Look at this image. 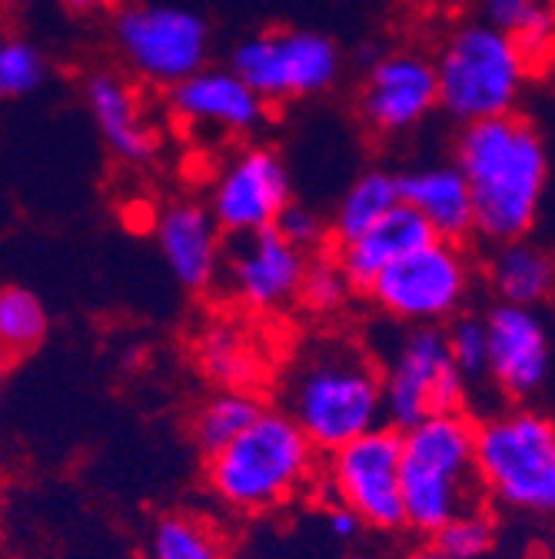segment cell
<instances>
[{
	"label": "cell",
	"mask_w": 555,
	"mask_h": 559,
	"mask_svg": "<svg viewBox=\"0 0 555 559\" xmlns=\"http://www.w3.org/2000/svg\"><path fill=\"white\" fill-rule=\"evenodd\" d=\"M456 167L469 183L482 240L496 247L529 237L548 183V151L529 120L506 114L466 123L456 136Z\"/></svg>",
	"instance_id": "cell-1"
},
{
	"label": "cell",
	"mask_w": 555,
	"mask_h": 559,
	"mask_svg": "<svg viewBox=\"0 0 555 559\" xmlns=\"http://www.w3.org/2000/svg\"><path fill=\"white\" fill-rule=\"evenodd\" d=\"M316 453L383 427V367L350 340L303 346L283 373L280 406Z\"/></svg>",
	"instance_id": "cell-2"
},
{
	"label": "cell",
	"mask_w": 555,
	"mask_h": 559,
	"mask_svg": "<svg viewBox=\"0 0 555 559\" xmlns=\"http://www.w3.org/2000/svg\"><path fill=\"white\" fill-rule=\"evenodd\" d=\"M319 453L280 409L266 406L220 453L203 460V479L217 503L237 516H269L313 483Z\"/></svg>",
	"instance_id": "cell-3"
},
{
	"label": "cell",
	"mask_w": 555,
	"mask_h": 559,
	"mask_svg": "<svg viewBox=\"0 0 555 559\" xmlns=\"http://www.w3.org/2000/svg\"><path fill=\"white\" fill-rule=\"evenodd\" d=\"M399 486L406 526L433 536L462 510L482 503L475 473V419L462 409L430 416L399 433Z\"/></svg>",
	"instance_id": "cell-4"
},
{
	"label": "cell",
	"mask_w": 555,
	"mask_h": 559,
	"mask_svg": "<svg viewBox=\"0 0 555 559\" xmlns=\"http://www.w3.org/2000/svg\"><path fill=\"white\" fill-rule=\"evenodd\" d=\"M475 473L496 507L555 520V419L506 406L475 424Z\"/></svg>",
	"instance_id": "cell-5"
},
{
	"label": "cell",
	"mask_w": 555,
	"mask_h": 559,
	"mask_svg": "<svg viewBox=\"0 0 555 559\" xmlns=\"http://www.w3.org/2000/svg\"><path fill=\"white\" fill-rule=\"evenodd\" d=\"M433 67L439 110L462 127L512 114L529 78V60L519 44L490 24L456 27L433 57Z\"/></svg>",
	"instance_id": "cell-6"
},
{
	"label": "cell",
	"mask_w": 555,
	"mask_h": 559,
	"mask_svg": "<svg viewBox=\"0 0 555 559\" xmlns=\"http://www.w3.org/2000/svg\"><path fill=\"white\" fill-rule=\"evenodd\" d=\"M110 44L130 81L170 91L210 63L214 27L180 4L123 0L110 14Z\"/></svg>",
	"instance_id": "cell-7"
},
{
	"label": "cell",
	"mask_w": 555,
	"mask_h": 559,
	"mask_svg": "<svg viewBox=\"0 0 555 559\" xmlns=\"http://www.w3.org/2000/svg\"><path fill=\"white\" fill-rule=\"evenodd\" d=\"M227 67L269 107L329 94L342 78L339 44L310 27H273L233 44Z\"/></svg>",
	"instance_id": "cell-8"
},
{
	"label": "cell",
	"mask_w": 555,
	"mask_h": 559,
	"mask_svg": "<svg viewBox=\"0 0 555 559\" xmlns=\"http://www.w3.org/2000/svg\"><path fill=\"white\" fill-rule=\"evenodd\" d=\"M475 266L462 243L430 240L386 266L373 284L370 300L396 323L406 326H446L462 313L472 294Z\"/></svg>",
	"instance_id": "cell-9"
},
{
	"label": "cell",
	"mask_w": 555,
	"mask_h": 559,
	"mask_svg": "<svg viewBox=\"0 0 555 559\" xmlns=\"http://www.w3.org/2000/svg\"><path fill=\"white\" fill-rule=\"evenodd\" d=\"M466 380L456 370L443 326H409L383 367V419L409 430L430 416L462 409Z\"/></svg>",
	"instance_id": "cell-10"
},
{
	"label": "cell",
	"mask_w": 555,
	"mask_h": 559,
	"mask_svg": "<svg viewBox=\"0 0 555 559\" xmlns=\"http://www.w3.org/2000/svg\"><path fill=\"white\" fill-rule=\"evenodd\" d=\"M402 440L393 427H376L339 450L326 453V489L333 503L360 516L363 526L393 533L406 526L402 486H399Z\"/></svg>",
	"instance_id": "cell-11"
},
{
	"label": "cell",
	"mask_w": 555,
	"mask_h": 559,
	"mask_svg": "<svg viewBox=\"0 0 555 559\" xmlns=\"http://www.w3.org/2000/svg\"><path fill=\"white\" fill-rule=\"evenodd\" d=\"M293 197V174L283 154L269 144H243L210 180L206 210L224 237H250L269 230Z\"/></svg>",
	"instance_id": "cell-12"
},
{
	"label": "cell",
	"mask_w": 555,
	"mask_h": 559,
	"mask_svg": "<svg viewBox=\"0 0 555 559\" xmlns=\"http://www.w3.org/2000/svg\"><path fill=\"white\" fill-rule=\"evenodd\" d=\"M167 114L190 133L250 140L269 123L273 107L227 63H206L167 91Z\"/></svg>",
	"instance_id": "cell-13"
},
{
	"label": "cell",
	"mask_w": 555,
	"mask_h": 559,
	"mask_svg": "<svg viewBox=\"0 0 555 559\" xmlns=\"http://www.w3.org/2000/svg\"><path fill=\"white\" fill-rule=\"evenodd\" d=\"M433 110H439V87L436 67L426 53L393 50L366 67L357 94V114L373 133H409L433 117Z\"/></svg>",
	"instance_id": "cell-14"
},
{
	"label": "cell",
	"mask_w": 555,
	"mask_h": 559,
	"mask_svg": "<svg viewBox=\"0 0 555 559\" xmlns=\"http://www.w3.org/2000/svg\"><path fill=\"white\" fill-rule=\"evenodd\" d=\"M240 243L224 260V280L230 297L260 317L283 313L300 300V284L310 257L287 243L273 227L237 237Z\"/></svg>",
	"instance_id": "cell-15"
},
{
	"label": "cell",
	"mask_w": 555,
	"mask_h": 559,
	"mask_svg": "<svg viewBox=\"0 0 555 559\" xmlns=\"http://www.w3.org/2000/svg\"><path fill=\"white\" fill-rule=\"evenodd\" d=\"M84 107L91 114L94 130L104 147L126 167H150L160 151L164 136L154 123L141 84L130 81L123 70L94 67L84 78Z\"/></svg>",
	"instance_id": "cell-16"
},
{
	"label": "cell",
	"mask_w": 555,
	"mask_h": 559,
	"mask_svg": "<svg viewBox=\"0 0 555 559\" xmlns=\"http://www.w3.org/2000/svg\"><path fill=\"white\" fill-rule=\"evenodd\" d=\"M485 320V380L506 400H526L542 390L552 367V336L535 307L496 304Z\"/></svg>",
	"instance_id": "cell-17"
},
{
	"label": "cell",
	"mask_w": 555,
	"mask_h": 559,
	"mask_svg": "<svg viewBox=\"0 0 555 559\" xmlns=\"http://www.w3.org/2000/svg\"><path fill=\"white\" fill-rule=\"evenodd\" d=\"M157 253L173 276V284L186 294H206L224 276V230L200 200H170L154 214Z\"/></svg>",
	"instance_id": "cell-18"
},
{
	"label": "cell",
	"mask_w": 555,
	"mask_h": 559,
	"mask_svg": "<svg viewBox=\"0 0 555 559\" xmlns=\"http://www.w3.org/2000/svg\"><path fill=\"white\" fill-rule=\"evenodd\" d=\"M399 203L415 210L436 240L462 243L475 234L472 221V193L456 164H430L406 174H396Z\"/></svg>",
	"instance_id": "cell-19"
},
{
	"label": "cell",
	"mask_w": 555,
	"mask_h": 559,
	"mask_svg": "<svg viewBox=\"0 0 555 559\" xmlns=\"http://www.w3.org/2000/svg\"><path fill=\"white\" fill-rule=\"evenodd\" d=\"M430 240H436V234L426 227V221L415 214V210H409L406 203H399L357 240L333 247V257H336L339 270L346 273V280L353 284V290L366 294L370 284L386 266H393L396 260H402L412 250L426 247Z\"/></svg>",
	"instance_id": "cell-20"
},
{
	"label": "cell",
	"mask_w": 555,
	"mask_h": 559,
	"mask_svg": "<svg viewBox=\"0 0 555 559\" xmlns=\"http://www.w3.org/2000/svg\"><path fill=\"white\" fill-rule=\"evenodd\" d=\"M485 276H490V287L499 297V304L539 310L545 300H552L555 290V260L545 247L522 237L496 243Z\"/></svg>",
	"instance_id": "cell-21"
},
{
	"label": "cell",
	"mask_w": 555,
	"mask_h": 559,
	"mask_svg": "<svg viewBox=\"0 0 555 559\" xmlns=\"http://www.w3.org/2000/svg\"><path fill=\"white\" fill-rule=\"evenodd\" d=\"M230 539L200 510H164L144 536V559H227Z\"/></svg>",
	"instance_id": "cell-22"
},
{
	"label": "cell",
	"mask_w": 555,
	"mask_h": 559,
	"mask_svg": "<svg viewBox=\"0 0 555 559\" xmlns=\"http://www.w3.org/2000/svg\"><path fill=\"white\" fill-rule=\"evenodd\" d=\"M393 206H399V183L396 174L386 167H370L363 170L350 187L342 190L333 221H329V240L333 247L350 243L360 234H366L373 224H379Z\"/></svg>",
	"instance_id": "cell-23"
},
{
	"label": "cell",
	"mask_w": 555,
	"mask_h": 559,
	"mask_svg": "<svg viewBox=\"0 0 555 559\" xmlns=\"http://www.w3.org/2000/svg\"><path fill=\"white\" fill-rule=\"evenodd\" d=\"M266 409V403L253 390H217L206 396L190 416V440L200 456H214L227 443H233L253 419Z\"/></svg>",
	"instance_id": "cell-24"
},
{
	"label": "cell",
	"mask_w": 555,
	"mask_h": 559,
	"mask_svg": "<svg viewBox=\"0 0 555 559\" xmlns=\"http://www.w3.org/2000/svg\"><path fill=\"white\" fill-rule=\"evenodd\" d=\"M196 364L220 390H250L256 380V346L233 323H214L196 340Z\"/></svg>",
	"instance_id": "cell-25"
},
{
	"label": "cell",
	"mask_w": 555,
	"mask_h": 559,
	"mask_svg": "<svg viewBox=\"0 0 555 559\" xmlns=\"http://www.w3.org/2000/svg\"><path fill=\"white\" fill-rule=\"evenodd\" d=\"M47 333H50V313L31 287L21 284L0 287V357L14 364L37 354Z\"/></svg>",
	"instance_id": "cell-26"
},
{
	"label": "cell",
	"mask_w": 555,
	"mask_h": 559,
	"mask_svg": "<svg viewBox=\"0 0 555 559\" xmlns=\"http://www.w3.org/2000/svg\"><path fill=\"white\" fill-rule=\"evenodd\" d=\"M482 24L509 34L529 63L555 47V0H482Z\"/></svg>",
	"instance_id": "cell-27"
},
{
	"label": "cell",
	"mask_w": 555,
	"mask_h": 559,
	"mask_svg": "<svg viewBox=\"0 0 555 559\" xmlns=\"http://www.w3.org/2000/svg\"><path fill=\"white\" fill-rule=\"evenodd\" d=\"M50 81V57L47 50L17 34V31H0V104L34 97Z\"/></svg>",
	"instance_id": "cell-28"
},
{
	"label": "cell",
	"mask_w": 555,
	"mask_h": 559,
	"mask_svg": "<svg viewBox=\"0 0 555 559\" xmlns=\"http://www.w3.org/2000/svg\"><path fill=\"white\" fill-rule=\"evenodd\" d=\"M496 539H499V523L493 510H485L482 503L462 510L443 530L433 533V543L453 559H485L496 549Z\"/></svg>",
	"instance_id": "cell-29"
},
{
	"label": "cell",
	"mask_w": 555,
	"mask_h": 559,
	"mask_svg": "<svg viewBox=\"0 0 555 559\" xmlns=\"http://www.w3.org/2000/svg\"><path fill=\"white\" fill-rule=\"evenodd\" d=\"M353 297V284L346 280V273L339 270L333 253H316L306 263L303 284H300V307H306L316 317H329L339 313Z\"/></svg>",
	"instance_id": "cell-30"
},
{
	"label": "cell",
	"mask_w": 555,
	"mask_h": 559,
	"mask_svg": "<svg viewBox=\"0 0 555 559\" xmlns=\"http://www.w3.org/2000/svg\"><path fill=\"white\" fill-rule=\"evenodd\" d=\"M446 349L462 373V380H482L485 377V357H490V340H485V320L475 313H459L443 326Z\"/></svg>",
	"instance_id": "cell-31"
},
{
	"label": "cell",
	"mask_w": 555,
	"mask_h": 559,
	"mask_svg": "<svg viewBox=\"0 0 555 559\" xmlns=\"http://www.w3.org/2000/svg\"><path fill=\"white\" fill-rule=\"evenodd\" d=\"M273 230L280 234L287 243H293L297 250H303L306 257L323 253V247L329 243V224L323 221V214L313 210L310 203H300V200L287 203L283 214L276 217Z\"/></svg>",
	"instance_id": "cell-32"
},
{
	"label": "cell",
	"mask_w": 555,
	"mask_h": 559,
	"mask_svg": "<svg viewBox=\"0 0 555 559\" xmlns=\"http://www.w3.org/2000/svg\"><path fill=\"white\" fill-rule=\"evenodd\" d=\"M360 530H363V523H360L357 513H350V510L339 507V503H329V510H326V533L333 539H342V543L346 539H357Z\"/></svg>",
	"instance_id": "cell-33"
},
{
	"label": "cell",
	"mask_w": 555,
	"mask_h": 559,
	"mask_svg": "<svg viewBox=\"0 0 555 559\" xmlns=\"http://www.w3.org/2000/svg\"><path fill=\"white\" fill-rule=\"evenodd\" d=\"M57 4L74 17H97V14H113L123 0H57Z\"/></svg>",
	"instance_id": "cell-34"
},
{
	"label": "cell",
	"mask_w": 555,
	"mask_h": 559,
	"mask_svg": "<svg viewBox=\"0 0 555 559\" xmlns=\"http://www.w3.org/2000/svg\"><path fill=\"white\" fill-rule=\"evenodd\" d=\"M406 559H453L449 552H443L436 543H426V546H420V549H412Z\"/></svg>",
	"instance_id": "cell-35"
},
{
	"label": "cell",
	"mask_w": 555,
	"mask_h": 559,
	"mask_svg": "<svg viewBox=\"0 0 555 559\" xmlns=\"http://www.w3.org/2000/svg\"><path fill=\"white\" fill-rule=\"evenodd\" d=\"M4 386H8V367H0V396H4Z\"/></svg>",
	"instance_id": "cell-36"
},
{
	"label": "cell",
	"mask_w": 555,
	"mask_h": 559,
	"mask_svg": "<svg viewBox=\"0 0 555 559\" xmlns=\"http://www.w3.org/2000/svg\"><path fill=\"white\" fill-rule=\"evenodd\" d=\"M0 367H8V360H4V357H0Z\"/></svg>",
	"instance_id": "cell-37"
},
{
	"label": "cell",
	"mask_w": 555,
	"mask_h": 559,
	"mask_svg": "<svg viewBox=\"0 0 555 559\" xmlns=\"http://www.w3.org/2000/svg\"><path fill=\"white\" fill-rule=\"evenodd\" d=\"M552 260H555V253H552ZM552 297H555V290H552Z\"/></svg>",
	"instance_id": "cell-38"
}]
</instances>
